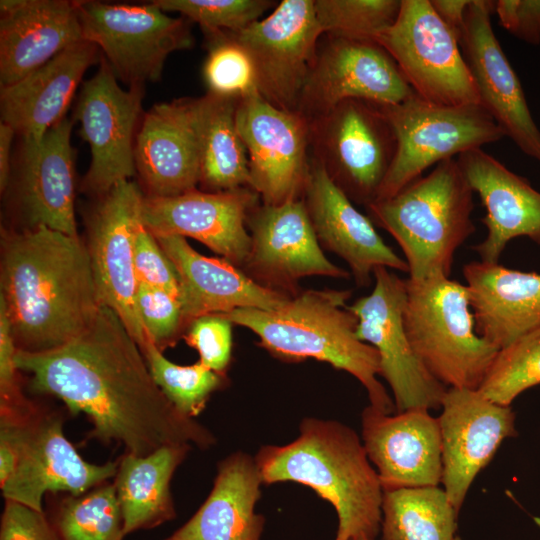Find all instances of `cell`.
Masks as SVG:
<instances>
[{"label": "cell", "instance_id": "obj_22", "mask_svg": "<svg viewBox=\"0 0 540 540\" xmlns=\"http://www.w3.org/2000/svg\"><path fill=\"white\" fill-rule=\"evenodd\" d=\"M361 426L365 451L383 491L441 484V432L429 409L385 414L369 405L361 414Z\"/></svg>", "mask_w": 540, "mask_h": 540}, {"label": "cell", "instance_id": "obj_33", "mask_svg": "<svg viewBox=\"0 0 540 540\" xmlns=\"http://www.w3.org/2000/svg\"><path fill=\"white\" fill-rule=\"evenodd\" d=\"M239 97L197 98L200 184L210 192L250 187L249 158L236 125Z\"/></svg>", "mask_w": 540, "mask_h": 540}, {"label": "cell", "instance_id": "obj_26", "mask_svg": "<svg viewBox=\"0 0 540 540\" xmlns=\"http://www.w3.org/2000/svg\"><path fill=\"white\" fill-rule=\"evenodd\" d=\"M179 277V302L186 324L207 314L238 308L275 310L291 296L265 287L222 258L201 255L186 238L155 236Z\"/></svg>", "mask_w": 540, "mask_h": 540}, {"label": "cell", "instance_id": "obj_12", "mask_svg": "<svg viewBox=\"0 0 540 540\" xmlns=\"http://www.w3.org/2000/svg\"><path fill=\"white\" fill-rule=\"evenodd\" d=\"M373 276L372 292L348 306L357 318L356 336L377 350L380 376L391 388L397 412L441 408L447 387L425 368L405 331L406 280L386 267L376 268Z\"/></svg>", "mask_w": 540, "mask_h": 540}, {"label": "cell", "instance_id": "obj_29", "mask_svg": "<svg viewBox=\"0 0 540 540\" xmlns=\"http://www.w3.org/2000/svg\"><path fill=\"white\" fill-rule=\"evenodd\" d=\"M98 51L96 45L82 40L18 82L1 87V122L10 125L22 140L40 141L66 117L84 73L99 57Z\"/></svg>", "mask_w": 540, "mask_h": 540}, {"label": "cell", "instance_id": "obj_3", "mask_svg": "<svg viewBox=\"0 0 540 540\" xmlns=\"http://www.w3.org/2000/svg\"><path fill=\"white\" fill-rule=\"evenodd\" d=\"M255 462L263 484L296 482L329 502L338 517L334 540H376L382 520L383 488L362 440L349 426L308 417L298 437L282 446H263Z\"/></svg>", "mask_w": 540, "mask_h": 540}, {"label": "cell", "instance_id": "obj_28", "mask_svg": "<svg viewBox=\"0 0 540 540\" xmlns=\"http://www.w3.org/2000/svg\"><path fill=\"white\" fill-rule=\"evenodd\" d=\"M72 126L65 117L40 141H22L18 198L28 228L43 225L78 236Z\"/></svg>", "mask_w": 540, "mask_h": 540}, {"label": "cell", "instance_id": "obj_43", "mask_svg": "<svg viewBox=\"0 0 540 540\" xmlns=\"http://www.w3.org/2000/svg\"><path fill=\"white\" fill-rule=\"evenodd\" d=\"M232 324L222 314H207L194 319L183 336L198 351L199 362L222 375L231 360Z\"/></svg>", "mask_w": 540, "mask_h": 540}, {"label": "cell", "instance_id": "obj_46", "mask_svg": "<svg viewBox=\"0 0 540 540\" xmlns=\"http://www.w3.org/2000/svg\"><path fill=\"white\" fill-rule=\"evenodd\" d=\"M493 12L510 34L528 44H540V0H496Z\"/></svg>", "mask_w": 540, "mask_h": 540}, {"label": "cell", "instance_id": "obj_4", "mask_svg": "<svg viewBox=\"0 0 540 540\" xmlns=\"http://www.w3.org/2000/svg\"><path fill=\"white\" fill-rule=\"evenodd\" d=\"M349 290H306L275 310L238 308L222 314L233 324L246 327L259 345L286 362L315 359L354 376L366 389L370 406L385 413L394 401L377 376V350L356 336L357 318L346 306Z\"/></svg>", "mask_w": 540, "mask_h": 540}, {"label": "cell", "instance_id": "obj_41", "mask_svg": "<svg viewBox=\"0 0 540 540\" xmlns=\"http://www.w3.org/2000/svg\"><path fill=\"white\" fill-rule=\"evenodd\" d=\"M17 346L4 301L0 298V423H23L41 409L23 393L15 363Z\"/></svg>", "mask_w": 540, "mask_h": 540}, {"label": "cell", "instance_id": "obj_23", "mask_svg": "<svg viewBox=\"0 0 540 540\" xmlns=\"http://www.w3.org/2000/svg\"><path fill=\"white\" fill-rule=\"evenodd\" d=\"M134 157L149 197H172L200 182L197 98L154 105L138 129Z\"/></svg>", "mask_w": 540, "mask_h": 540}, {"label": "cell", "instance_id": "obj_49", "mask_svg": "<svg viewBox=\"0 0 540 540\" xmlns=\"http://www.w3.org/2000/svg\"><path fill=\"white\" fill-rule=\"evenodd\" d=\"M350 540H370V539H368V538L365 537V536H357V537H354V538H352V539H350Z\"/></svg>", "mask_w": 540, "mask_h": 540}, {"label": "cell", "instance_id": "obj_50", "mask_svg": "<svg viewBox=\"0 0 540 540\" xmlns=\"http://www.w3.org/2000/svg\"><path fill=\"white\" fill-rule=\"evenodd\" d=\"M454 540H462L459 536H455Z\"/></svg>", "mask_w": 540, "mask_h": 540}, {"label": "cell", "instance_id": "obj_27", "mask_svg": "<svg viewBox=\"0 0 540 540\" xmlns=\"http://www.w3.org/2000/svg\"><path fill=\"white\" fill-rule=\"evenodd\" d=\"M0 12L1 87L84 40L76 1L1 0Z\"/></svg>", "mask_w": 540, "mask_h": 540}, {"label": "cell", "instance_id": "obj_39", "mask_svg": "<svg viewBox=\"0 0 540 540\" xmlns=\"http://www.w3.org/2000/svg\"><path fill=\"white\" fill-rule=\"evenodd\" d=\"M163 11L178 12L196 22L208 36L222 32H238L255 21L274 1L269 0H157Z\"/></svg>", "mask_w": 540, "mask_h": 540}, {"label": "cell", "instance_id": "obj_5", "mask_svg": "<svg viewBox=\"0 0 540 540\" xmlns=\"http://www.w3.org/2000/svg\"><path fill=\"white\" fill-rule=\"evenodd\" d=\"M473 194L452 158L393 196L368 205L367 216L399 244L409 279L449 277L455 252L476 231Z\"/></svg>", "mask_w": 540, "mask_h": 540}, {"label": "cell", "instance_id": "obj_48", "mask_svg": "<svg viewBox=\"0 0 540 540\" xmlns=\"http://www.w3.org/2000/svg\"><path fill=\"white\" fill-rule=\"evenodd\" d=\"M14 129L4 123L0 124V190L3 193L10 183V156Z\"/></svg>", "mask_w": 540, "mask_h": 540}, {"label": "cell", "instance_id": "obj_30", "mask_svg": "<svg viewBox=\"0 0 540 540\" xmlns=\"http://www.w3.org/2000/svg\"><path fill=\"white\" fill-rule=\"evenodd\" d=\"M476 332L499 350L540 325V273L471 261L463 266Z\"/></svg>", "mask_w": 540, "mask_h": 540}, {"label": "cell", "instance_id": "obj_31", "mask_svg": "<svg viewBox=\"0 0 540 540\" xmlns=\"http://www.w3.org/2000/svg\"><path fill=\"white\" fill-rule=\"evenodd\" d=\"M255 458L235 452L218 464L213 487L195 514L164 540H261V485Z\"/></svg>", "mask_w": 540, "mask_h": 540}, {"label": "cell", "instance_id": "obj_9", "mask_svg": "<svg viewBox=\"0 0 540 540\" xmlns=\"http://www.w3.org/2000/svg\"><path fill=\"white\" fill-rule=\"evenodd\" d=\"M374 41L389 53L419 97L446 106L480 104L460 43L430 0H401L396 20Z\"/></svg>", "mask_w": 540, "mask_h": 540}, {"label": "cell", "instance_id": "obj_13", "mask_svg": "<svg viewBox=\"0 0 540 540\" xmlns=\"http://www.w3.org/2000/svg\"><path fill=\"white\" fill-rule=\"evenodd\" d=\"M413 93L396 62L376 41L327 35L319 40L297 112L311 122L345 100L392 105Z\"/></svg>", "mask_w": 540, "mask_h": 540}, {"label": "cell", "instance_id": "obj_25", "mask_svg": "<svg viewBox=\"0 0 540 540\" xmlns=\"http://www.w3.org/2000/svg\"><path fill=\"white\" fill-rule=\"evenodd\" d=\"M457 162L486 210L485 239L473 246L481 261L498 263L509 241L527 237L540 245V192L482 148L466 151Z\"/></svg>", "mask_w": 540, "mask_h": 540}, {"label": "cell", "instance_id": "obj_47", "mask_svg": "<svg viewBox=\"0 0 540 540\" xmlns=\"http://www.w3.org/2000/svg\"><path fill=\"white\" fill-rule=\"evenodd\" d=\"M471 0H430V3L456 39L461 41L465 26V16Z\"/></svg>", "mask_w": 540, "mask_h": 540}, {"label": "cell", "instance_id": "obj_21", "mask_svg": "<svg viewBox=\"0 0 540 540\" xmlns=\"http://www.w3.org/2000/svg\"><path fill=\"white\" fill-rule=\"evenodd\" d=\"M493 1L471 0L460 44L480 104L505 136L540 163V130L529 110L521 82L493 31Z\"/></svg>", "mask_w": 540, "mask_h": 540}, {"label": "cell", "instance_id": "obj_19", "mask_svg": "<svg viewBox=\"0 0 540 540\" xmlns=\"http://www.w3.org/2000/svg\"><path fill=\"white\" fill-rule=\"evenodd\" d=\"M438 421L442 442L443 489L459 513L479 472L502 442L517 436L511 405L496 403L479 390L447 388Z\"/></svg>", "mask_w": 540, "mask_h": 540}, {"label": "cell", "instance_id": "obj_32", "mask_svg": "<svg viewBox=\"0 0 540 540\" xmlns=\"http://www.w3.org/2000/svg\"><path fill=\"white\" fill-rule=\"evenodd\" d=\"M191 447L189 444H172L142 456L125 452L119 458L113 484L125 536L175 518L170 484Z\"/></svg>", "mask_w": 540, "mask_h": 540}, {"label": "cell", "instance_id": "obj_34", "mask_svg": "<svg viewBox=\"0 0 540 540\" xmlns=\"http://www.w3.org/2000/svg\"><path fill=\"white\" fill-rule=\"evenodd\" d=\"M457 516L439 486L385 490L381 540H454Z\"/></svg>", "mask_w": 540, "mask_h": 540}, {"label": "cell", "instance_id": "obj_36", "mask_svg": "<svg viewBox=\"0 0 540 540\" xmlns=\"http://www.w3.org/2000/svg\"><path fill=\"white\" fill-rule=\"evenodd\" d=\"M140 350L156 385L187 417L198 416L212 393L227 382L225 375L212 371L199 361L186 366L169 361L149 338Z\"/></svg>", "mask_w": 540, "mask_h": 540}, {"label": "cell", "instance_id": "obj_44", "mask_svg": "<svg viewBox=\"0 0 540 540\" xmlns=\"http://www.w3.org/2000/svg\"><path fill=\"white\" fill-rule=\"evenodd\" d=\"M134 269L138 282L163 289L179 298L177 271L155 236L142 221L135 230Z\"/></svg>", "mask_w": 540, "mask_h": 540}, {"label": "cell", "instance_id": "obj_37", "mask_svg": "<svg viewBox=\"0 0 540 540\" xmlns=\"http://www.w3.org/2000/svg\"><path fill=\"white\" fill-rule=\"evenodd\" d=\"M540 385V325L500 349L479 391L511 405L524 391Z\"/></svg>", "mask_w": 540, "mask_h": 540}, {"label": "cell", "instance_id": "obj_8", "mask_svg": "<svg viewBox=\"0 0 540 540\" xmlns=\"http://www.w3.org/2000/svg\"><path fill=\"white\" fill-rule=\"evenodd\" d=\"M310 148L348 198L367 207L377 199L397 141L377 104L349 99L310 122Z\"/></svg>", "mask_w": 540, "mask_h": 540}, {"label": "cell", "instance_id": "obj_45", "mask_svg": "<svg viewBox=\"0 0 540 540\" xmlns=\"http://www.w3.org/2000/svg\"><path fill=\"white\" fill-rule=\"evenodd\" d=\"M4 501L0 540H59L45 511L11 500Z\"/></svg>", "mask_w": 540, "mask_h": 540}, {"label": "cell", "instance_id": "obj_1", "mask_svg": "<svg viewBox=\"0 0 540 540\" xmlns=\"http://www.w3.org/2000/svg\"><path fill=\"white\" fill-rule=\"evenodd\" d=\"M15 363L29 374L33 391L53 395L72 415L89 418L88 439L115 442L140 456L172 444L207 449L216 441L167 399L138 344L109 307L101 306L92 323L60 347L17 349Z\"/></svg>", "mask_w": 540, "mask_h": 540}, {"label": "cell", "instance_id": "obj_16", "mask_svg": "<svg viewBox=\"0 0 540 540\" xmlns=\"http://www.w3.org/2000/svg\"><path fill=\"white\" fill-rule=\"evenodd\" d=\"M143 95V85L122 89L103 56L98 71L83 83L75 111L91 152L83 191L102 196L136 174L134 147Z\"/></svg>", "mask_w": 540, "mask_h": 540}, {"label": "cell", "instance_id": "obj_2", "mask_svg": "<svg viewBox=\"0 0 540 540\" xmlns=\"http://www.w3.org/2000/svg\"><path fill=\"white\" fill-rule=\"evenodd\" d=\"M0 298L17 349L27 352L66 344L102 306L86 243L43 225L2 230Z\"/></svg>", "mask_w": 540, "mask_h": 540}, {"label": "cell", "instance_id": "obj_14", "mask_svg": "<svg viewBox=\"0 0 540 540\" xmlns=\"http://www.w3.org/2000/svg\"><path fill=\"white\" fill-rule=\"evenodd\" d=\"M235 118L248 153L250 188L262 204L302 199L311 168L310 122L272 105L257 88L239 97Z\"/></svg>", "mask_w": 540, "mask_h": 540}, {"label": "cell", "instance_id": "obj_42", "mask_svg": "<svg viewBox=\"0 0 540 540\" xmlns=\"http://www.w3.org/2000/svg\"><path fill=\"white\" fill-rule=\"evenodd\" d=\"M136 307L148 338L161 351L177 340L186 324L179 300L163 289L138 282Z\"/></svg>", "mask_w": 540, "mask_h": 540}, {"label": "cell", "instance_id": "obj_11", "mask_svg": "<svg viewBox=\"0 0 540 540\" xmlns=\"http://www.w3.org/2000/svg\"><path fill=\"white\" fill-rule=\"evenodd\" d=\"M0 432L15 443L18 459L14 472L1 486L4 500L44 511L46 493L78 496L114 478L119 459L104 464L84 460L65 437L63 418L43 408L26 422L0 423Z\"/></svg>", "mask_w": 540, "mask_h": 540}, {"label": "cell", "instance_id": "obj_17", "mask_svg": "<svg viewBox=\"0 0 540 540\" xmlns=\"http://www.w3.org/2000/svg\"><path fill=\"white\" fill-rule=\"evenodd\" d=\"M144 196L131 180L100 196L88 219L86 242L99 302L119 316L139 348L148 340L136 307L134 269V236Z\"/></svg>", "mask_w": 540, "mask_h": 540}, {"label": "cell", "instance_id": "obj_24", "mask_svg": "<svg viewBox=\"0 0 540 540\" xmlns=\"http://www.w3.org/2000/svg\"><path fill=\"white\" fill-rule=\"evenodd\" d=\"M303 201L319 243L348 264L358 286H368L378 267L408 272L406 261L312 157Z\"/></svg>", "mask_w": 540, "mask_h": 540}, {"label": "cell", "instance_id": "obj_40", "mask_svg": "<svg viewBox=\"0 0 540 540\" xmlns=\"http://www.w3.org/2000/svg\"><path fill=\"white\" fill-rule=\"evenodd\" d=\"M210 50L203 75L209 92L241 97L256 88L255 71L247 52L223 33L209 36Z\"/></svg>", "mask_w": 540, "mask_h": 540}, {"label": "cell", "instance_id": "obj_20", "mask_svg": "<svg viewBox=\"0 0 540 540\" xmlns=\"http://www.w3.org/2000/svg\"><path fill=\"white\" fill-rule=\"evenodd\" d=\"M250 187L210 192L197 189L172 197L144 196L141 221L154 235L190 237L236 266H244L251 248L247 217L258 205Z\"/></svg>", "mask_w": 540, "mask_h": 540}, {"label": "cell", "instance_id": "obj_7", "mask_svg": "<svg viewBox=\"0 0 540 540\" xmlns=\"http://www.w3.org/2000/svg\"><path fill=\"white\" fill-rule=\"evenodd\" d=\"M378 106L393 128L397 150L376 201L393 196L433 165L506 137L481 104L440 105L414 92L400 103Z\"/></svg>", "mask_w": 540, "mask_h": 540}, {"label": "cell", "instance_id": "obj_35", "mask_svg": "<svg viewBox=\"0 0 540 540\" xmlns=\"http://www.w3.org/2000/svg\"><path fill=\"white\" fill-rule=\"evenodd\" d=\"M48 518L59 540H123L121 508L113 483L63 497Z\"/></svg>", "mask_w": 540, "mask_h": 540}, {"label": "cell", "instance_id": "obj_15", "mask_svg": "<svg viewBox=\"0 0 540 540\" xmlns=\"http://www.w3.org/2000/svg\"><path fill=\"white\" fill-rule=\"evenodd\" d=\"M249 55L259 94L272 105L297 111L323 33L314 0H283L264 19L238 32H222Z\"/></svg>", "mask_w": 540, "mask_h": 540}, {"label": "cell", "instance_id": "obj_18", "mask_svg": "<svg viewBox=\"0 0 540 540\" xmlns=\"http://www.w3.org/2000/svg\"><path fill=\"white\" fill-rule=\"evenodd\" d=\"M246 223L251 248L243 267L259 284L294 296L298 281L304 277L350 276L324 255L303 198L280 205L258 204Z\"/></svg>", "mask_w": 540, "mask_h": 540}, {"label": "cell", "instance_id": "obj_6", "mask_svg": "<svg viewBox=\"0 0 540 540\" xmlns=\"http://www.w3.org/2000/svg\"><path fill=\"white\" fill-rule=\"evenodd\" d=\"M406 289L404 326L419 360L447 388L478 390L499 349L476 332L466 284L408 278Z\"/></svg>", "mask_w": 540, "mask_h": 540}, {"label": "cell", "instance_id": "obj_38", "mask_svg": "<svg viewBox=\"0 0 540 540\" xmlns=\"http://www.w3.org/2000/svg\"><path fill=\"white\" fill-rule=\"evenodd\" d=\"M401 0H314L319 27L324 34L371 39L396 20Z\"/></svg>", "mask_w": 540, "mask_h": 540}, {"label": "cell", "instance_id": "obj_10", "mask_svg": "<svg viewBox=\"0 0 540 540\" xmlns=\"http://www.w3.org/2000/svg\"><path fill=\"white\" fill-rule=\"evenodd\" d=\"M83 39L104 53L116 77L132 85L157 81L174 51L190 48L189 20L146 5L76 1Z\"/></svg>", "mask_w": 540, "mask_h": 540}]
</instances>
